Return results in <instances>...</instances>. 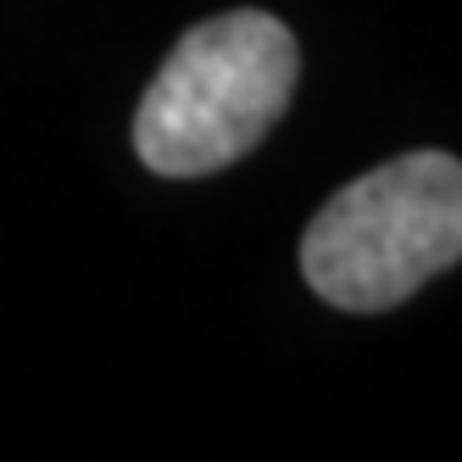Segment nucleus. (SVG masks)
I'll list each match as a JSON object with an SVG mask.
<instances>
[{
  "label": "nucleus",
  "mask_w": 462,
  "mask_h": 462,
  "mask_svg": "<svg viewBox=\"0 0 462 462\" xmlns=\"http://www.w3.org/2000/svg\"><path fill=\"white\" fill-rule=\"evenodd\" d=\"M301 51L268 12H223L168 51L145 84L134 151L162 179H201L240 162L284 117Z\"/></svg>",
  "instance_id": "1"
},
{
  "label": "nucleus",
  "mask_w": 462,
  "mask_h": 462,
  "mask_svg": "<svg viewBox=\"0 0 462 462\" xmlns=\"http://www.w3.org/2000/svg\"><path fill=\"white\" fill-rule=\"evenodd\" d=\"M462 262V162L407 151L351 179L307 223L301 273L340 312H384Z\"/></svg>",
  "instance_id": "2"
}]
</instances>
